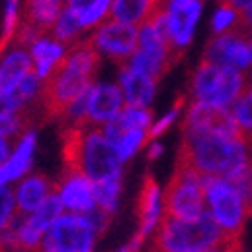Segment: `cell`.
I'll return each instance as SVG.
<instances>
[{
  "label": "cell",
  "instance_id": "cell-7",
  "mask_svg": "<svg viewBox=\"0 0 252 252\" xmlns=\"http://www.w3.org/2000/svg\"><path fill=\"white\" fill-rule=\"evenodd\" d=\"M97 232L85 213H64L52 225L37 252H93Z\"/></svg>",
  "mask_w": 252,
  "mask_h": 252
},
{
  "label": "cell",
  "instance_id": "cell-31",
  "mask_svg": "<svg viewBox=\"0 0 252 252\" xmlns=\"http://www.w3.org/2000/svg\"><path fill=\"white\" fill-rule=\"evenodd\" d=\"M213 252H244V250H242V238L227 240L225 244H221L219 248H215Z\"/></svg>",
  "mask_w": 252,
  "mask_h": 252
},
{
  "label": "cell",
  "instance_id": "cell-10",
  "mask_svg": "<svg viewBox=\"0 0 252 252\" xmlns=\"http://www.w3.org/2000/svg\"><path fill=\"white\" fill-rule=\"evenodd\" d=\"M182 130H205V132H215L221 136H229V139L244 141L232 112L227 108H217L203 101H190V106L186 110Z\"/></svg>",
  "mask_w": 252,
  "mask_h": 252
},
{
  "label": "cell",
  "instance_id": "cell-16",
  "mask_svg": "<svg viewBox=\"0 0 252 252\" xmlns=\"http://www.w3.org/2000/svg\"><path fill=\"white\" fill-rule=\"evenodd\" d=\"M56 192L60 196L62 205H64V209H70L72 213H87L95 207L93 182L85 174L64 172L62 180L56 184Z\"/></svg>",
  "mask_w": 252,
  "mask_h": 252
},
{
  "label": "cell",
  "instance_id": "cell-35",
  "mask_svg": "<svg viewBox=\"0 0 252 252\" xmlns=\"http://www.w3.org/2000/svg\"><path fill=\"white\" fill-rule=\"evenodd\" d=\"M118 252H132V250H130V246H126V248H122V250H118Z\"/></svg>",
  "mask_w": 252,
  "mask_h": 252
},
{
  "label": "cell",
  "instance_id": "cell-32",
  "mask_svg": "<svg viewBox=\"0 0 252 252\" xmlns=\"http://www.w3.org/2000/svg\"><path fill=\"white\" fill-rule=\"evenodd\" d=\"M240 23H242V27L246 31H250V33H252V4L242 10V19H240Z\"/></svg>",
  "mask_w": 252,
  "mask_h": 252
},
{
  "label": "cell",
  "instance_id": "cell-11",
  "mask_svg": "<svg viewBox=\"0 0 252 252\" xmlns=\"http://www.w3.org/2000/svg\"><path fill=\"white\" fill-rule=\"evenodd\" d=\"M203 0H167L165 2V21L170 41L178 54H184L186 46L192 41L196 21L201 17Z\"/></svg>",
  "mask_w": 252,
  "mask_h": 252
},
{
  "label": "cell",
  "instance_id": "cell-20",
  "mask_svg": "<svg viewBox=\"0 0 252 252\" xmlns=\"http://www.w3.org/2000/svg\"><path fill=\"white\" fill-rule=\"evenodd\" d=\"M35 132L27 130L21 136L19 145L15 147V151L8 155V159L4 163H0V186H6L8 182L19 180L21 176H25L33 161L35 153Z\"/></svg>",
  "mask_w": 252,
  "mask_h": 252
},
{
  "label": "cell",
  "instance_id": "cell-37",
  "mask_svg": "<svg viewBox=\"0 0 252 252\" xmlns=\"http://www.w3.org/2000/svg\"><path fill=\"white\" fill-rule=\"evenodd\" d=\"M201 252H213V250H201Z\"/></svg>",
  "mask_w": 252,
  "mask_h": 252
},
{
  "label": "cell",
  "instance_id": "cell-17",
  "mask_svg": "<svg viewBox=\"0 0 252 252\" xmlns=\"http://www.w3.org/2000/svg\"><path fill=\"white\" fill-rule=\"evenodd\" d=\"M120 89L124 93V103L126 106H136V108H147L155 95V85L157 83L147 77L145 72L132 68L128 62L120 64Z\"/></svg>",
  "mask_w": 252,
  "mask_h": 252
},
{
  "label": "cell",
  "instance_id": "cell-19",
  "mask_svg": "<svg viewBox=\"0 0 252 252\" xmlns=\"http://www.w3.org/2000/svg\"><path fill=\"white\" fill-rule=\"evenodd\" d=\"M167 0H112L110 19L141 27L165 8Z\"/></svg>",
  "mask_w": 252,
  "mask_h": 252
},
{
  "label": "cell",
  "instance_id": "cell-33",
  "mask_svg": "<svg viewBox=\"0 0 252 252\" xmlns=\"http://www.w3.org/2000/svg\"><path fill=\"white\" fill-rule=\"evenodd\" d=\"M219 2L234 6L236 10H244L246 6H250V4H252V0H219Z\"/></svg>",
  "mask_w": 252,
  "mask_h": 252
},
{
  "label": "cell",
  "instance_id": "cell-24",
  "mask_svg": "<svg viewBox=\"0 0 252 252\" xmlns=\"http://www.w3.org/2000/svg\"><path fill=\"white\" fill-rule=\"evenodd\" d=\"M120 188H122V172L106 178L101 182L93 184V196H95V207L103 209L108 213L116 211V205H118V196H120Z\"/></svg>",
  "mask_w": 252,
  "mask_h": 252
},
{
  "label": "cell",
  "instance_id": "cell-2",
  "mask_svg": "<svg viewBox=\"0 0 252 252\" xmlns=\"http://www.w3.org/2000/svg\"><path fill=\"white\" fill-rule=\"evenodd\" d=\"M62 159L66 172L85 174L95 184L120 174V155L103 126H66L62 130Z\"/></svg>",
  "mask_w": 252,
  "mask_h": 252
},
{
  "label": "cell",
  "instance_id": "cell-14",
  "mask_svg": "<svg viewBox=\"0 0 252 252\" xmlns=\"http://www.w3.org/2000/svg\"><path fill=\"white\" fill-rule=\"evenodd\" d=\"M68 48L70 46L62 44V41L56 39L52 33L37 35L27 46L29 58H31V68H33V72H35V75L41 81H48L52 72H54L60 66V62L64 60Z\"/></svg>",
  "mask_w": 252,
  "mask_h": 252
},
{
  "label": "cell",
  "instance_id": "cell-34",
  "mask_svg": "<svg viewBox=\"0 0 252 252\" xmlns=\"http://www.w3.org/2000/svg\"><path fill=\"white\" fill-rule=\"evenodd\" d=\"M161 153V147L159 145H155V147H151V151H149V159H155L157 155Z\"/></svg>",
  "mask_w": 252,
  "mask_h": 252
},
{
  "label": "cell",
  "instance_id": "cell-4",
  "mask_svg": "<svg viewBox=\"0 0 252 252\" xmlns=\"http://www.w3.org/2000/svg\"><path fill=\"white\" fill-rule=\"evenodd\" d=\"M240 236H229L215 223V219L205 213L198 219H167L161 217L155 225V238L149 252H201L215 250L227 240Z\"/></svg>",
  "mask_w": 252,
  "mask_h": 252
},
{
  "label": "cell",
  "instance_id": "cell-6",
  "mask_svg": "<svg viewBox=\"0 0 252 252\" xmlns=\"http://www.w3.org/2000/svg\"><path fill=\"white\" fill-rule=\"evenodd\" d=\"M203 188L207 213L215 219V223L225 234L242 238L248 213L238 188L229 180L219 176H203Z\"/></svg>",
  "mask_w": 252,
  "mask_h": 252
},
{
  "label": "cell",
  "instance_id": "cell-1",
  "mask_svg": "<svg viewBox=\"0 0 252 252\" xmlns=\"http://www.w3.org/2000/svg\"><path fill=\"white\" fill-rule=\"evenodd\" d=\"M99 62V52L89 44V39H81L68 48L64 60L50 79L44 81L39 93L41 108L48 118H62L72 101L95 85Z\"/></svg>",
  "mask_w": 252,
  "mask_h": 252
},
{
  "label": "cell",
  "instance_id": "cell-12",
  "mask_svg": "<svg viewBox=\"0 0 252 252\" xmlns=\"http://www.w3.org/2000/svg\"><path fill=\"white\" fill-rule=\"evenodd\" d=\"M124 108V93L120 85L112 83H95L89 89V106H87V124L89 126H106L118 116Z\"/></svg>",
  "mask_w": 252,
  "mask_h": 252
},
{
  "label": "cell",
  "instance_id": "cell-36",
  "mask_svg": "<svg viewBox=\"0 0 252 252\" xmlns=\"http://www.w3.org/2000/svg\"><path fill=\"white\" fill-rule=\"evenodd\" d=\"M62 2H64V4H66V2H70V0H62Z\"/></svg>",
  "mask_w": 252,
  "mask_h": 252
},
{
  "label": "cell",
  "instance_id": "cell-18",
  "mask_svg": "<svg viewBox=\"0 0 252 252\" xmlns=\"http://www.w3.org/2000/svg\"><path fill=\"white\" fill-rule=\"evenodd\" d=\"M56 192V186L50 178L41 176V174H33L27 176L23 182L19 184L15 198H17V211L19 213H33L46 203V198Z\"/></svg>",
  "mask_w": 252,
  "mask_h": 252
},
{
  "label": "cell",
  "instance_id": "cell-22",
  "mask_svg": "<svg viewBox=\"0 0 252 252\" xmlns=\"http://www.w3.org/2000/svg\"><path fill=\"white\" fill-rule=\"evenodd\" d=\"M66 6L79 21L83 31H93L110 19L112 0H70Z\"/></svg>",
  "mask_w": 252,
  "mask_h": 252
},
{
  "label": "cell",
  "instance_id": "cell-8",
  "mask_svg": "<svg viewBox=\"0 0 252 252\" xmlns=\"http://www.w3.org/2000/svg\"><path fill=\"white\" fill-rule=\"evenodd\" d=\"M87 39L99 52V56H106L118 62V64H124L132 58L136 46H139V27L108 19L99 27L93 29Z\"/></svg>",
  "mask_w": 252,
  "mask_h": 252
},
{
  "label": "cell",
  "instance_id": "cell-5",
  "mask_svg": "<svg viewBox=\"0 0 252 252\" xmlns=\"http://www.w3.org/2000/svg\"><path fill=\"white\" fill-rule=\"evenodd\" d=\"M163 213L167 219H198L207 213L203 176L178 151L174 174L163 192Z\"/></svg>",
  "mask_w": 252,
  "mask_h": 252
},
{
  "label": "cell",
  "instance_id": "cell-15",
  "mask_svg": "<svg viewBox=\"0 0 252 252\" xmlns=\"http://www.w3.org/2000/svg\"><path fill=\"white\" fill-rule=\"evenodd\" d=\"M29 72H33V68L27 48L17 41L0 48V95L10 93Z\"/></svg>",
  "mask_w": 252,
  "mask_h": 252
},
{
  "label": "cell",
  "instance_id": "cell-21",
  "mask_svg": "<svg viewBox=\"0 0 252 252\" xmlns=\"http://www.w3.org/2000/svg\"><path fill=\"white\" fill-rule=\"evenodd\" d=\"M64 2L62 0H25L23 2V23L50 33L56 19L60 17Z\"/></svg>",
  "mask_w": 252,
  "mask_h": 252
},
{
  "label": "cell",
  "instance_id": "cell-30",
  "mask_svg": "<svg viewBox=\"0 0 252 252\" xmlns=\"http://www.w3.org/2000/svg\"><path fill=\"white\" fill-rule=\"evenodd\" d=\"M27 128V116L21 114H0V136H13Z\"/></svg>",
  "mask_w": 252,
  "mask_h": 252
},
{
  "label": "cell",
  "instance_id": "cell-9",
  "mask_svg": "<svg viewBox=\"0 0 252 252\" xmlns=\"http://www.w3.org/2000/svg\"><path fill=\"white\" fill-rule=\"evenodd\" d=\"M250 39L252 33L246 31L242 23H240L236 29L213 35L209 39L203 60L211 62L215 66L236 68L244 72L246 68H250V50H248Z\"/></svg>",
  "mask_w": 252,
  "mask_h": 252
},
{
  "label": "cell",
  "instance_id": "cell-29",
  "mask_svg": "<svg viewBox=\"0 0 252 252\" xmlns=\"http://www.w3.org/2000/svg\"><path fill=\"white\" fill-rule=\"evenodd\" d=\"M188 99V95H180L178 97V101H176V106H174V110L170 112V114H165V116L159 120V122H155V124H151V128L147 130V134H145V143H151V141H155L159 134H163L167 128H170V124L176 120V116H178V112L182 110V106H184V101ZM143 143V145H145Z\"/></svg>",
  "mask_w": 252,
  "mask_h": 252
},
{
  "label": "cell",
  "instance_id": "cell-27",
  "mask_svg": "<svg viewBox=\"0 0 252 252\" xmlns=\"http://www.w3.org/2000/svg\"><path fill=\"white\" fill-rule=\"evenodd\" d=\"M240 19H242V10H236L234 6L219 2L213 21H211V27H213V33H225V31H232L240 25Z\"/></svg>",
  "mask_w": 252,
  "mask_h": 252
},
{
  "label": "cell",
  "instance_id": "cell-13",
  "mask_svg": "<svg viewBox=\"0 0 252 252\" xmlns=\"http://www.w3.org/2000/svg\"><path fill=\"white\" fill-rule=\"evenodd\" d=\"M136 217H139V229L128 244L132 252L139 250L143 240L149 236L151 229H155L157 221H159V186H157L155 178L151 174H145L143 186L139 198H136Z\"/></svg>",
  "mask_w": 252,
  "mask_h": 252
},
{
  "label": "cell",
  "instance_id": "cell-26",
  "mask_svg": "<svg viewBox=\"0 0 252 252\" xmlns=\"http://www.w3.org/2000/svg\"><path fill=\"white\" fill-rule=\"evenodd\" d=\"M50 33L54 35L56 39H60L62 44L75 46L77 41L83 39V33H85V31H83V27L79 25V21L75 19V15H72L68 10V6L64 4V8H62V13L56 19V23H54V27H52Z\"/></svg>",
  "mask_w": 252,
  "mask_h": 252
},
{
  "label": "cell",
  "instance_id": "cell-3",
  "mask_svg": "<svg viewBox=\"0 0 252 252\" xmlns=\"http://www.w3.org/2000/svg\"><path fill=\"white\" fill-rule=\"evenodd\" d=\"M178 151L201 176L232 178L250 159L248 145L244 141L205 130H182V143Z\"/></svg>",
  "mask_w": 252,
  "mask_h": 252
},
{
  "label": "cell",
  "instance_id": "cell-28",
  "mask_svg": "<svg viewBox=\"0 0 252 252\" xmlns=\"http://www.w3.org/2000/svg\"><path fill=\"white\" fill-rule=\"evenodd\" d=\"M15 209H17L15 192L10 190V188H6V186H0V232L13 223Z\"/></svg>",
  "mask_w": 252,
  "mask_h": 252
},
{
  "label": "cell",
  "instance_id": "cell-25",
  "mask_svg": "<svg viewBox=\"0 0 252 252\" xmlns=\"http://www.w3.org/2000/svg\"><path fill=\"white\" fill-rule=\"evenodd\" d=\"M23 2L25 0H2V44L0 48L15 39L19 27L23 25Z\"/></svg>",
  "mask_w": 252,
  "mask_h": 252
},
{
  "label": "cell",
  "instance_id": "cell-38",
  "mask_svg": "<svg viewBox=\"0 0 252 252\" xmlns=\"http://www.w3.org/2000/svg\"><path fill=\"white\" fill-rule=\"evenodd\" d=\"M248 147H252V145H248Z\"/></svg>",
  "mask_w": 252,
  "mask_h": 252
},
{
  "label": "cell",
  "instance_id": "cell-23",
  "mask_svg": "<svg viewBox=\"0 0 252 252\" xmlns=\"http://www.w3.org/2000/svg\"><path fill=\"white\" fill-rule=\"evenodd\" d=\"M229 112H232L238 128L244 136V143L252 145V79H248L244 91L232 103V110Z\"/></svg>",
  "mask_w": 252,
  "mask_h": 252
}]
</instances>
